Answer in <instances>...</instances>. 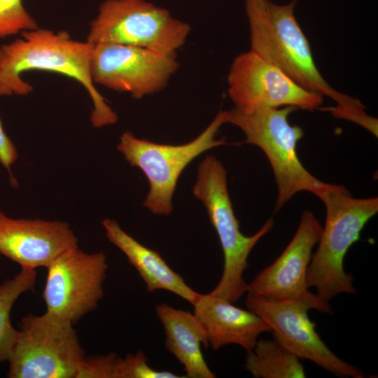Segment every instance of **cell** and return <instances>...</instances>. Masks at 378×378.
<instances>
[{"label": "cell", "mask_w": 378, "mask_h": 378, "mask_svg": "<svg viewBox=\"0 0 378 378\" xmlns=\"http://www.w3.org/2000/svg\"><path fill=\"white\" fill-rule=\"evenodd\" d=\"M17 158V149L4 130L0 118V163L10 175V167L15 163Z\"/></svg>", "instance_id": "603a6c76"}, {"label": "cell", "mask_w": 378, "mask_h": 378, "mask_svg": "<svg viewBox=\"0 0 378 378\" xmlns=\"http://www.w3.org/2000/svg\"><path fill=\"white\" fill-rule=\"evenodd\" d=\"M36 276L35 269L21 267L13 278L0 284V363L10 360L19 335L10 323L11 309L22 293L34 290Z\"/></svg>", "instance_id": "d6986e66"}, {"label": "cell", "mask_w": 378, "mask_h": 378, "mask_svg": "<svg viewBox=\"0 0 378 378\" xmlns=\"http://www.w3.org/2000/svg\"><path fill=\"white\" fill-rule=\"evenodd\" d=\"M119 360L115 353L85 357L76 378H117Z\"/></svg>", "instance_id": "7402d4cb"}, {"label": "cell", "mask_w": 378, "mask_h": 378, "mask_svg": "<svg viewBox=\"0 0 378 378\" xmlns=\"http://www.w3.org/2000/svg\"><path fill=\"white\" fill-rule=\"evenodd\" d=\"M178 66L176 54L99 43L93 44L90 74L94 83L141 99L162 90Z\"/></svg>", "instance_id": "8fae6325"}, {"label": "cell", "mask_w": 378, "mask_h": 378, "mask_svg": "<svg viewBox=\"0 0 378 378\" xmlns=\"http://www.w3.org/2000/svg\"><path fill=\"white\" fill-rule=\"evenodd\" d=\"M297 109L284 106L244 111L234 107L227 111V122L238 127L246 136L242 143L259 147L270 163L278 186L276 212L300 191L319 197L338 186L316 178L299 160L296 148L304 132L300 126L290 125L288 119Z\"/></svg>", "instance_id": "277c9868"}, {"label": "cell", "mask_w": 378, "mask_h": 378, "mask_svg": "<svg viewBox=\"0 0 378 378\" xmlns=\"http://www.w3.org/2000/svg\"><path fill=\"white\" fill-rule=\"evenodd\" d=\"M244 368L255 378H304L306 377L300 358L276 340L261 339L246 351Z\"/></svg>", "instance_id": "ac0fdd59"}, {"label": "cell", "mask_w": 378, "mask_h": 378, "mask_svg": "<svg viewBox=\"0 0 378 378\" xmlns=\"http://www.w3.org/2000/svg\"><path fill=\"white\" fill-rule=\"evenodd\" d=\"M22 38L0 48V95H25L32 86L21 78L31 70L52 71L74 78L88 91L93 104L94 127L113 125L118 116L94 85L90 74L93 44L76 41L66 31L43 29L22 32Z\"/></svg>", "instance_id": "7a4b0ae2"}, {"label": "cell", "mask_w": 378, "mask_h": 378, "mask_svg": "<svg viewBox=\"0 0 378 378\" xmlns=\"http://www.w3.org/2000/svg\"><path fill=\"white\" fill-rule=\"evenodd\" d=\"M192 193L206 207L223 253L220 279L209 293L236 302L246 292L247 284L243 274L248 266V255L256 244L272 230L274 222L268 219L251 236L240 231L227 190V172L214 156H206L199 164Z\"/></svg>", "instance_id": "5b68a950"}, {"label": "cell", "mask_w": 378, "mask_h": 378, "mask_svg": "<svg viewBox=\"0 0 378 378\" xmlns=\"http://www.w3.org/2000/svg\"><path fill=\"white\" fill-rule=\"evenodd\" d=\"M74 324L46 312L28 314L8 360L10 378H76L85 358Z\"/></svg>", "instance_id": "52a82bcc"}, {"label": "cell", "mask_w": 378, "mask_h": 378, "mask_svg": "<svg viewBox=\"0 0 378 378\" xmlns=\"http://www.w3.org/2000/svg\"><path fill=\"white\" fill-rule=\"evenodd\" d=\"M155 311L164 329L165 347L181 364L186 377H216L202 352L209 342L196 315L165 303L158 304Z\"/></svg>", "instance_id": "e0dca14e"}, {"label": "cell", "mask_w": 378, "mask_h": 378, "mask_svg": "<svg viewBox=\"0 0 378 378\" xmlns=\"http://www.w3.org/2000/svg\"><path fill=\"white\" fill-rule=\"evenodd\" d=\"M245 304L270 326L274 339L298 358L311 360L339 377H365L360 369L337 357L321 339L308 316L309 309H315L312 304L252 295H247Z\"/></svg>", "instance_id": "30bf717a"}, {"label": "cell", "mask_w": 378, "mask_h": 378, "mask_svg": "<svg viewBox=\"0 0 378 378\" xmlns=\"http://www.w3.org/2000/svg\"><path fill=\"white\" fill-rule=\"evenodd\" d=\"M183 377L169 371H159L148 364L144 353L137 351L120 358L117 378H179Z\"/></svg>", "instance_id": "44dd1931"}, {"label": "cell", "mask_w": 378, "mask_h": 378, "mask_svg": "<svg viewBox=\"0 0 378 378\" xmlns=\"http://www.w3.org/2000/svg\"><path fill=\"white\" fill-rule=\"evenodd\" d=\"M297 0L278 5L270 0H244L250 30V50L269 62L302 88L333 99L337 118L360 122L367 115L357 99L335 90L323 78L308 39L298 24Z\"/></svg>", "instance_id": "6da1fadb"}, {"label": "cell", "mask_w": 378, "mask_h": 378, "mask_svg": "<svg viewBox=\"0 0 378 378\" xmlns=\"http://www.w3.org/2000/svg\"><path fill=\"white\" fill-rule=\"evenodd\" d=\"M190 31L188 23L145 0H105L90 23L87 41L139 46L176 54Z\"/></svg>", "instance_id": "ba28073f"}, {"label": "cell", "mask_w": 378, "mask_h": 378, "mask_svg": "<svg viewBox=\"0 0 378 378\" xmlns=\"http://www.w3.org/2000/svg\"><path fill=\"white\" fill-rule=\"evenodd\" d=\"M102 224L108 241L126 255L145 282L148 292L167 290L192 305L195 303L200 294L192 290L159 253L139 243L125 232L115 220L105 218Z\"/></svg>", "instance_id": "2e32d148"}, {"label": "cell", "mask_w": 378, "mask_h": 378, "mask_svg": "<svg viewBox=\"0 0 378 378\" xmlns=\"http://www.w3.org/2000/svg\"><path fill=\"white\" fill-rule=\"evenodd\" d=\"M43 291L46 312L73 324L93 311L104 297L103 283L108 270L106 255L69 248L46 267Z\"/></svg>", "instance_id": "9c48e42d"}, {"label": "cell", "mask_w": 378, "mask_h": 378, "mask_svg": "<svg viewBox=\"0 0 378 378\" xmlns=\"http://www.w3.org/2000/svg\"><path fill=\"white\" fill-rule=\"evenodd\" d=\"M227 123V111H220L212 122L195 139L181 145L157 144L136 138L125 132L117 149L132 167L141 169L149 183L144 206L153 214L169 215L180 175L202 153L227 144L225 138L216 139L220 127Z\"/></svg>", "instance_id": "8992f818"}, {"label": "cell", "mask_w": 378, "mask_h": 378, "mask_svg": "<svg viewBox=\"0 0 378 378\" xmlns=\"http://www.w3.org/2000/svg\"><path fill=\"white\" fill-rule=\"evenodd\" d=\"M74 247H78V239L68 223L12 218L0 210V253L21 267H46Z\"/></svg>", "instance_id": "5bb4252c"}, {"label": "cell", "mask_w": 378, "mask_h": 378, "mask_svg": "<svg viewBox=\"0 0 378 378\" xmlns=\"http://www.w3.org/2000/svg\"><path fill=\"white\" fill-rule=\"evenodd\" d=\"M37 28L36 22L24 8L22 0H0V38Z\"/></svg>", "instance_id": "ffe728a7"}, {"label": "cell", "mask_w": 378, "mask_h": 378, "mask_svg": "<svg viewBox=\"0 0 378 378\" xmlns=\"http://www.w3.org/2000/svg\"><path fill=\"white\" fill-rule=\"evenodd\" d=\"M227 85L235 107L244 111L284 106L313 111L323 102L322 95L302 88L251 50L234 59Z\"/></svg>", "instance_id": "7c38bea8"}, {"label": "cell", "mask_w": 378, "mask_h": 378, "mask_svg": "<svg viewBox=\"0 0 378 378\" xmlns=\"http://www.w3.org/2000/svg\"><path fill=\"white\" fill-rule=\"evenodd\" d=\"M322 229L314 214L310 210L304 211L293 237L281 254L247 284L248 295L307 301L316 310L331 314L328 302L310 292L307 284L312 249L318 242Z\"/></svg>", "instance_id": "4fadbf2b"}, {"label": "cell", "mask_w": 378, "mask_h": 378, "mask_svg": "<svg viewBox=\"0 0 378 378\" xmlns=\"http://www.w3.org/2000/svg\"><path fill=\"white\" fill-rule=\"evenodd\" d=\"M326 217L318 246L307 273L308 287L328 302L341 293H356L354 277L344 270V258L360 232L378 212V198H354L344 186L323 193Z\"/></svg>", "instance_id": "3957f363"}, {"label": "cell", "mask_w": 378, "mask_h": 378, "mask_svg": "<svg viewBox=\"0 0 378 378\" xmlns=\"http://www.w3.org/2000/svg\"><path fill=\"white\" fill-rule=\"evenodd\" d=\"M192 306L193 313L206 332L209 346L214 350L237 344L248 351L254 348L260 335L271 332L270 326L255 313L209 293L200 294Z\"/></svg>", "instance_id": "9a60e30c"}]
</instances>
